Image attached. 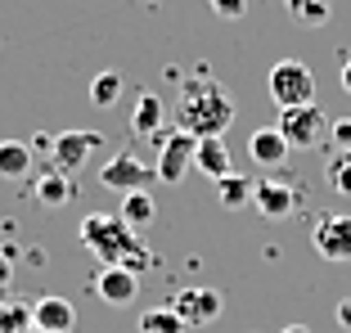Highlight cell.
<instances>
[{"instance_id": "8", "label": "cell", "mask_w": 351, "mask_h": 333, "mask_svg": "<svg viewBox=\"0 0 351 333\" xmlns=\"http://www.w3.org/2000/svg\"><path fill=\"white\" fill-rule=\"evenodd\" d=\"M104 149V136L99 131H63V136L50 140V171H77V166L86 162L90 153H99Z\"/></svg>"}, {"instance_id": "3", "label": "cell", "mask_w": 351, "mask_h": 333, "mask_svg": "<svg viewBox=\"0 0 351 333\" xmlns=\"http://www.w3.org/2000/svg\"><path fill=\"white\" fill-rule=\"evenodd\" d=\"M266 90L279 104V113L306 108V104H315V73H311L302 59H279L275 68H270V77H266Z\"/></svg>"}, {"instance_id": "17", "label": "cell", "mask_w": 351, "mask_h": 333, "mask_svg": "<svg viewBox=\"0 0 351 333\" xmlns=\"http://www.w3.org/2000/svg\"><path fill=\"white\" fill-rule=\"evenodd\" d=\"M32 171V145L23 140H0V176L5 180H19Z\"/></svg>"}, {"instance_id": "16", "label": "cell", "mask_w": 351, "mask_h": 333, "mask_svg": "<svg viewBox=\"0 0 351 333\" xmlns=\"http://www.w3.org/2000/svg\"><path fill=\"white\" fill-rule=\"evenodd\" d=\"M117 217H122V225L135 230V234L149 230V225H154V217H158L154 194H122V212H117Z\"/></svg>"}, {"instance_id": "2", "label": "cell", "mask_w": 351, "mask_h": 333, "mask_svg": "<svg viewBox=\"0 0 351 333\" xmlns=\"http://www.w3.org/2000/svg\"><path fill=\"white\" fill-rule=\"evenodd\" d=\"M82 248L95 252V261L104 266H122L140 280V271H149V248L140 243L135 230L122 225V217H104V212H90L82 221Z\"/></svg>"}, {"instance_id": "21", "label": "cell", "mask_w": 351, "mask_h": 333, "mask_svg": "<svg viewBox=\"0 0 351 333\" xmlns=\"http://www.w3.org/2000/svg\"><path fill=\"white\" fill-rule=\"evenodd\" d=\"M140 333H185V324L176 320L171 306H149L145 315H140V324H135Z\"/></svg>"}, {"instance_id": "30", "label": "cell", "mask_w": 351, "mask_h": 333, "mask_svg": "<svg viewBox=\"0 0 351 333\" xmlns=\"http://www.w3.org/2000/svg\"><path fill=\"white\" fill-rule=\"evenodd\" d=\"M145 5H158V0H145Z\"/></svg>"}, {"instance_id": "28", "label": "cell", "mask_w": 351, "mask_h": 333, "mask_svg": "<svg viewBox=\"0 0 351 333\" xmlns=\"http://www.w3.org/2000/svg\"><path fill=\"white\" fill-rule=\"evenodd\" d=\"M342 90L351 95V54H347V63H342Z\"/></svg>"}, {"instance_id": "22", "label": "cell", "mask_w": 351, "mask_h": 333, "mask_svg": "<svg viewBox=\"0 0 351 333\" xmlns=\"http://www.w3.org/2000/svg\"><path fill=\"white\" fill-rule=\"evenodd\" d=\"M117 95H122V77H117V73H99L90 82V104L95 108H113Z\"/></svg>"}, {"instance_id": "25", "label": "cell", "mask_w": 351, "mask_h": 333, "mask_svg": "<svg viewBox=\"0 0 351 333\" xmlns=\"http://www.w3.org/2000/svg\"><path fill=\"white\" fill-rule=\"evenodd\" d=\"M207 5H212L221 18H243V10H248V0H207Z\"/></svg>"}, {"instance_id": "18", "label": "cell", "mask_w": 351, "mask_h": 333, "mask_svg": "<svg viewBox=\"0 0 351 333\" xmlns=\"http://www.w3.org/2000/svg\"><path fill=\"white\" fill-rule=\"evenodd\" d=\"M68 198H77V185L63 171H45L41 180H36V203H45V208H63Z\"/></svg>"}, {"instance_id": "13", "label": "cell", "mask_w": 351, "mask_h": 333, "mask_svg": "<svg viewBox=\"0 0 351 333\" xmlns=\"http://www.w3.org/2000/svg\"><path fill=\"white\" fill-rule=\"evenodd\" d=\"M248 153H252V162H261V166H279V162H289V140L279 136L275 126H261V131H252L248 136Z\"/></svg>"}, {"instance_id": "10", "label": "cell", "mask_w": 351, "mask_h": 333, "mask_svg": "<svg viewBox=\"0 0 351 333\" xmlns=\"http://www.w3.org/2000/svg\"><path fill=\"white\" fill-rule=\"evenodd\" d=\"M252 208H257L266 221H284V217L298 212V194H293L284 180H257V189H252Z\"/></svg>"}, {"instance_id": "6", "label": "cell", "mask_w": 351, "mask_h": 333, "mask_svg": "<svg viewBox=\"0 0 351 333\" xmlns=\"http://www.w3.org/2000/svg\"><path fill=\"white\" fill-rule=\"evenodd\" d=\"M176 311V320L185 324V329H203V324H217L221 311H226V297L217 288H180L167 302Z\"/></svg>"}, {"instance_id": "11", "label": "cell", "mask_w": 351, "mask_h": 333, "mask_svg": "<svg viewBox=\"0 0 351 333\" xmlns=\"http://www.w3.org/2000/svg\"><path fill=\"white\" fill-rule=\"evenodd\" d=\"M95 293H99V302H108V306H126V302H135L140 280H135L131 271H122V266H104V271L95 275Z\"/></svg>"}, {"instance_id": "5", "label": "cell", "mask_w": 351, "mask_h": 333, "mask_svg": "<svg viewBox=\"0 0 351 333\" xmlns=\"http://www.w3.org/2000/svg\"><path fill=\"white\" fill-rule=\"evenodd\" d=\"M154 166H145L135 153H113L108 162L99 166V185L104 189H117V194H149V185H154Z\"/></svg>"}, {"instance_id": "15", "label": "cell", "mask_w": 351, "mask_h": 333, "mask_svg": "<svg viewBox=\"0 0 351 333\" xmlns=\"http://www.w3.org/2000/svg\"><path fill=\"white\" fill-rule=\"evenodd\" d=\"M162 99H158L154 90H145L140 99H135V108H131V131L135 136H158V126H162Z\"/></svg>"}, {"instance_id": "7", "label": "cell", "mask_w": 351, "mask_h": 333, "mask_svg": "<svg viewBox=\"0 0 351 333\" xmlns=\"http://www.w3.org/2000/svg\"><path fill=\"white\" fill-rule=\"evenodd\" d=\"M194 149H198V140L171 126V136H162V149H158L154 176L162 180V185H180V180H185V171L194 166Z\"/></svg>"}, {"instance_id": "26", "label": "cell", "mask_w": 351, "mask_h": 333, "mask_svg": "<svg viewBox=\"0 0 351 333\" xmlns=\"http://www.w3.org/2000/svg\"><path fill=\"white\" fill-rule=\"evenodd\" d=\"M333 315H338V324L351 333V297H342V302H338V311H333Z\"/></svg>"}, {"instance_id": "9", "label": "cell", "mask_w": 351, "mask_h": 333, "mask_svg": "<svg viewBox=\"0 0 351 333\" xmlns=\"http://www.w3.org/2000/svg\"><path fill=\"white\" fill-rule=\"evenodd\" d=\"M311 243L324 261H351V217H320L311 230Z\"/></svg>"}, {"instance_id": "20", "label": "cell", "mask_w": 351, "mask_h": 333, "mask_svg": "<svg viewBox=\"0 0 351 333\" xmlns=\"http://www.w3.org/2000/svg\"><path fill=\"white\" fill-rule=\"evenodd\" d=\"M289 18L298 27H324L333 18V5L329 0H289Z\"/></svg>"}, {"instance_id": "27", "label": "cell", "mask_w": 351, "mask_h": 333, "mask_svg": "<svg viewBox=\"0 0 351 333\" xmlns=\"http://www.w3.org/2000/svg\"><path fill=\"white\" fill-rule=\"evenodd\" d=\"M14 280V261H10V252H0V284H10Z\"/></svg>"}, {"instance_id": "19", "label": "cell", "mask_w": 351, "mask_h": 333, "mask_svg": "<svg viewBox=\"0 0 351 333\" xmlns=\"http://www.w3.org/2000/svg\"><path fill=\"white\" fill-rule=\"evenodd\" d=\"M252 189H257V180L239 176V171H230L226 180H217V198H221V208H230V212L248 208V203H252Z\"/></svg>"}, {"instance_id": "23", "label": "cell", "mask_w": 351, "mask_h": 333, "mask_svg": "<svg viewBox=\"0 0 351 333\" xmlns=\"http://www.w3.org/2000/svg\"><path fill=\"white\" fill-rule=\"evenodd\" d=\"M324 176H329V185L338 189V194L351 198V153H333L329 166H324Z\"/></svg>"}, {"instance_id": "12", "label": "cell", "mask_w": 351, "mask_h": 333, "mask_svg": "<svg viewBox=\"0 0 351 333\" xmlns=\"http://www.w3.org/2000/svg\"><path fill=\"white\" fill-rule=\"evenodd\" d=\"M32 320L41 333H73L77 329V306L68 297H41L32 306Z\"/></svg>"}, {"instance_id": "4", "label": "cell", "mask_w": 351, "mask_h": 333, "mask_svg": "<svg viewBox=\"0 0 351 333\" xmlns=\"http://www.w3.org/2000/svg\"><path fill=\"white\" fill-rule=\"evenodd\" d=\"M329 117H324L320 104H306V108H289V113H279V136L289 140V149H315L324 145V136H329Z\"/></svg>"}, {"instance_id": "24", "label": "cell", "mask_w": 351, "mask_h": 333, "mask_svg": "<svg viewBox=\"0 0 351 333\" xmlns=\"http://www.w3.org/2000/svg\"><path fill=\"white\" fill-rule=\"evenodd\" d=\"M329 136H333V149H338V153H351V117H333Z\"/></svg>"}, {"instance_id": "29", "label": "cell", "mask_w": 351, "mask_h": 333, "mask_svg": "<svg viewBox=\"0 0 351 333\" xmlns=\"http://www.w3.org/2000/svg\"><path fill=\"white\" fill-rule=\"evenodd\" d=\"M279 333H311L306 324H289V329H279Z\"/></svg>"}, {"instance_id": "1", "label": "cell", "mask_w": 351, "mask_h": 333, "mask_svg": "<svg viewBox=\"0 0 351 333\" xmlns=\"http://www.w3.org/2000/svg\"><path fill=\"white\" fill-rule=\"evenodd\" d=\"M171 122H176V131H185L194 140H221L230 131V122H234V95L221 82H212V77L180 82Z\"/></svg>"}, {"instance_id": "14", "label": "cell", "mask_w": 351, "mask_h": 333, "mask_svg": "<svg viewBox=\"0 0 351 333\" xmlns=\"http://www.w3.org/2000/svg\"><path fill=\"white\" fill-rule=\"evenodd\" d=\"M194 166L203 171V176H212V180H226L230 171H234V166H230V153H226V140H198Z\"/></svg>"}]
</instances>
